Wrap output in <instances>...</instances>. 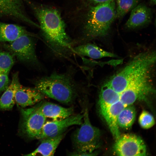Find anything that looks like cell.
I'll return each instance as SVG.
<instances>
[{
  "label": "cell",
  "instance_id": "obj_1",
  "mask_svg": "<svg viewBox=\"0 0 156 156\" xmlns=\"http://www.w3.org/2000/svg\"><path fill=\"white\" fill-rule=\"evenodd\" d=\"M29 3L52 53L61 58H66L73 53V43L66 32L65 24L58 11L49 6Z\"/></svg>",
  "mask_w": 156,
  "mask_h": 156
},
{
  "label": "cell",
  "instance_id": "obj_2",
  "mask_svg": "<svg viewBox=\"0 0 156 156\" xmlns=\"http://www.w3.org/2000/svg\"><path fill=\"white\" fill-rule=\"evenodd\" d=\"M73 70L54 72L36 81L35 88L44 96L65 104L72 103L81 88L74 77Z\"/></svg>",
  "mask_w": 156,
  "mask_h": 156
},
{
  "label": "cell",
  "instance_id": "obj_3",
  "mask_svg": "<svg viewBox=\"0 0 156 156\" xmlns=\"http://www.w3.org/2000/svg\"><path fill=\"white\" fill-rule=\"evenodd\" d=\"M116 18L114 0L90 7L85 19L83 40L87 41L106 36Z\"/></svg>",
  "mask_w": 156,
  "mask_h": 156
},
{
  "label": "cell",
  "instance_id": "obj_4",
  "mask_svg": "<svg viewBox=\"0 0 156 156\" xmlns=\"http://www.w3.org/2000/svg\"><path fill=\"white\" fill-rule=\"evenodd\" d=\"M83 115L82 122L73 137V144L76 151L71 153V155H95L94 151L99 146L100 130L91 124L87 108Z\"/></svg>",
  "mask_w": 156,
  "mask_h": 156
},
{
  "label": "cell",
  "instance_id": "obj_5",
  "mask_svg": "<svg viewBox=\"0 0 156 156\" xmlns=\"http://www.w3.org/2000/svg\"><path fill=\"white\" fill-rule=\"evenodd\" d=\"M31 36L22 35L14 41L5 44V47L20 61L38 64L35 44Z\"/></svg>",
  "mask_w": 156,
  "mask_h": 156
},
{
  "label": "cell",
  "instance_id": "obj_6",
  "mask_svg": "<svg viewBox=\"0 0 156 156\" xmlns=\"http://www.w3.org/2000/svg\"><path fill=\"white\" fill-rule=\"evenodd\" d=\"M114 149L118 156H144L146 155V148L143 140L132 134H126L117 140Z\"/></svg>",
  "mask_w": 156,
  "mask_h": 156
},
{
  "label": "cell",
  "instance_id": "obj_7",
  "mask_svg": "<svg viewBox=\"0 0 156 156\" xmlns=\"http://www.w3.org/2000/svg\"><path fill=\"white\" fill-rule=\"evenodd\" d=\"M21 112L23 117L22 129L23 132L29 138L37 139L47 118L39 107L23 109Z\"/></svg>",
  "mask_w": 156,
  "mask_h": 156
},
{
  "label": "cell",
  "instance_id": "obj_8",
  "mask_svg": "<svg viewBox=\"0 0 156 156\" xmlns=\"http://www.w3.org/2000/svg\"><path fill=\"white\" fill-rule=\"evenodd\" d=\"M83 117V114H73L62 120L45 122L37 139L41 140L61 134L69 127L80 125L82 122Z\"/></svg>",
  "mask_w": 156,
  "mask_h": 156
},
{
  "label": "cell",
  "instance_id": "obj_9",
  "mask_svg": "<svg viewBox=\"0 0 156 156\" xmlns=\"http://www.w3.org/2000/svg\"><path fill=\"white\" fill-rule=\"evenodd\" d=\"M0 16L12 18L39 27L27 15L23 0H0Z\"/></svg>",
  "mask_w": 156,
  "mask_h": 156
},
{
  "label": "cell",
  "instance_id": "obj_10",
  "mask_svg": "<svg viewBox=\"0 0 156 156\" xmlns=\"http://www.w3.org/2000/svg\"><path fill=\"white\" fill-rule=\"evenodd\" d=\"M152 18L151 9L144 4H140L131 10L125 27L130 29L139 28L149 24Z\"/></svg>",
  "mask_w": 156,
  "mask_h": 156
},
{
  "label": "cell",
  "instance_id": "obj_11",
  "mask_svg": "<svg viewBox=\"0 0 156 156\" xmlns=\"http://www.w3.org/2000/svg\"><path fill=\"white\" fill-rule=\"evenodd\" d=\"M44 95L36 88L23 86L21 85L16 92L15 103L25 108L33 105L42 100Z\"/></svg>",
  "mask_w": 156,
  "mask_h": 156
},
{
  "label": "cell",
  "instance_id": "obj_12",
  "mask_svg": "<svg viewBox=\"0 0 156 156\" xmlns=\"http://www.w3.org/2000/svg\"><path fill=\"white\" fill-rule=\"evenodd\" d=\"M125 107L121 102L118 101L109 106L101 114L107 122L112 135L116 140L120 136L117 123V118Z\"/></svg>",
  "mask_w": 156,
  "mask_h": 156
},
{
  "label": "cell",
  "instance_id": "obj_13",
  "mask_svg": "<svg viewBox=\"0 0 156 156\" xmlns=\"http://www.w3.org/2000/svg\"><path fill=\"white\" fill-rule=\"evenodd\" d=\"M74 53L82 56H87L94 59L104 57L117 58V56L112 53L105 50L94 44L83 43L73 47Z\"/></svg>",
  "mask_w": 156,
  "mask_h": 156
},
{
  "label": "cell",
  "instance_id": "obj_14",
  "mask_svg": "<svg viewBox=\"0 0 156 156\" xmlns=\"http://www.w3.org/2000/svg\"><path fill=\"white\" fill-rule=\"evenodd\" d=\"M41 112L46 118L53 121L59 120L73 115V108H65L50 102H45L39 107Z\"/></svg>",
  "mask_w": 156,
  "mask_h": 156
},
{
  "label": "cell",
  "instance_id": "obj_15",
  "mask_svg": "<svg viewBox=\"0 0 156 156\" xmlns=\"http://www.w3.org/2000/svg\"><path fill=\"white\" fill-rule=\"evenodd\" d=\"M21 85L18 73H14L10 83L0 98V110H8L12 109L15 103L16 92Z\"/></svg>",
  "mask_w": 156,
  "mask_h": 156
},
{
  "label": "cell",
  "instance_id": "obj_16",
  "mask_svg": "<svg viewBox=\"0 0 156 156\" xmlns=\"http://www.w3.org/2000/svg\"><path fill=\"white\" fill-rule=\"evenodd\" d=\"M25 35L33 36L24 27L0 22V42H12Z\"/></svg>",
  "mask_w": 156,
  "mask_h": 156
},
{
  "label": "cell",
  "instance_id": "obj_17",
  "mask_svg": "<svg viewBox=\"0 0 156 156\" xmlns=\"http://www.w3.org/2000/svg\"><path fill=\"white\" fill-rule=\"evenodd\" d=\"M64 135H57L43 139L40 144L34 151L26 156H53L56 149L63 139Z\"/></svg>",
  "mask_w": 156,
  "mask_h": 156
},
{
  "label": "cell",
  "instance_id": "obj_18",
  "mask_svg": "<svg viewBox=\"0 0 156 156\" xmlns=\"http://www.w3.org/2000/svg\"><path fill=\"white\" fill-rule=\"evenodd\" d=\"M135 109L132 105L125 107L118 117V126L126 129L130 127L135 121Z\"/></svg>",
  "mask_w": 156,
  "mask_h": 156
},
{
  "label": "cell",
  "instance_id": "obj_19",
  "mask_svg": "<svg viewBox=\"0 0 156 156\" xmlns=\"http://www.w3.org/2000/svg\"><path fill=\"white\" fill-rule=\"evenodd\" d=\"M139 0H117L116 8V17H123L138 4Z\"/></svg>",
  "mask_w": 156,
  "mask_h": 156
},
{
  "label": "cell",
  "instance_id": "obj_20",
  "mask_svg": "<svg viewBox=\"0 0 156 156\" xmlns=\"http://www.w3.org/2000/svg\"><path fill=\"white\" fill-rule=\"evenodd\" d=\"M14 62L13 54L0 51V73L8 75Z\"/></svg>",
  "mask_w": 156,
  "mask_h": 156
},
{
  "label": "cell",
  "instance_id": "obj_21",
  "mask_svg": "<svg viewBox=\"0 0 156 156\" xmlns=\"http://www.w3.org/2000/svg\"><path fill=\"white\" fill-rule=\"evenodd\" d=\"M138 122L140 126L145 129L151 128L155 124V119L153 116L145 110L142 111L140 114Z\"/></svg>",
  "mask_w": 156,
  "mask_h": 156
},
{
  "label": "cell",
  "instance_id": "obj_22",
  "mask_svg": "<svg viewBox=\"0 0 156 156\" xmlns=\"http://www.w3.org/2000/svg\"><path fill=\"white\" fill-rule=\"evenodd\" d=\"M8 75L0 73V94L4 91L9 85Z\"/></svg>",
  "mask_w": 156,
  "mask_h": 156
},
{
  "label": "cell",
  "instance_id": "obj_23",
  "mask_svg": "<svg viewBox=\"0 0 156 156\" xmlns=\"http://www.w3.org/2000/svg\"><path fill=\"white\" fill-rule=\"evenodd\" d=\"M91 3L96 5L113 0H87Z\"/></svg>",
  "mask_w": 156,
  "mask_h": 156
},
{
  "label": "cell",
  "instance_id": "obj_24",
  "mask_svg": "<svg viewBox=\"0 0 156 156\" xmlns=\"http://www.w3.org/2000/svg\"><path fill=\"white\" fill-rule=\"evenodd\" d=\"M151 4L153 5H155L156 4V0H149Z\"/></svg>",
  "mask_w": 156,
  "mask_h": 156
}]
</instances>
